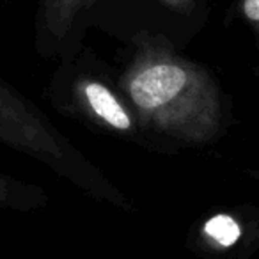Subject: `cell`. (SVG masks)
Listing matches in <instances>:
<instances>
[{
  "label": "cell",
  "mask_w": 259,
  "mask_h": 259,
  "mask_svg": "<svg viewBox=\"0 0 259 259\" xmlns=\"http://www.w3.org/2000/svg\"><path fill=\"white\" fill-rule=\"evenodd\" d=\"M134 47L117 85L142 128L195 146L219 137L224 107L211 73L158 34H137Z\"/></svg>",
  "instance_id": "obj_1"
},
{
  "label": "cell",
  "mask_w": 259,
  "mask_h": 259,
  "mask_svg": "<svg viewBox=\"0 0 259 259\" xmlns=\"http://www.w3.org/2000/svg\"><path fill=\"white\" fill-rule=\"evenodd\" d=\"M0 144L30 156L94 199L132 209L128 199L25 94L0 76Z\"/></svg>",
  "instance_id": "obj_2"
},
{
  "label": "cell",
  "mask_w": 259,
  "mask_h": 259,
  "mask_svg": "<svg viewBox=\"0 0 259 259\" xmlns=\"http://www.w3.org/2000/svg\"><path fill=\"white\" fill-rule=\"evenodd\" d=\"M48 96L59 112L103 134L135 142L148 134L119 85L85 64L64 62L52 78Z\"/></svg>",
  "instance_id": "obj_3"
},
{
  "label": "cell",
  "mask_w": 259,
  "mask_h": 259,
  "mask_svg": "<svg viewBox=\"0 0 259 259\" xmlns=\"http://www.w3.org/2000/svg\"><path fill=\"white\" fill-rule=\"evenodd\" d=\"M98 0H39L36 18V47L45 57L69 50L83 20Z\"/></svg>",
  "instance_id": "obj_4"
},
{
  "label": "cell",
  "mask_w": 259,
  "mask_h": 259,
  "mask_svg": "<svg viewBox=\"0 0 259 259\" xmlns=\"http://www.w3.org/2000/svg\"><path fill=\"white\" fill-rule=\"evenodd\" d=\"M48 204L43 187L20 180L0 167V211H36Z\"/></svg>",
  "instance_id": "obj_5"
},
{
  "label": "cell",
  "mask_w": 259,
  "mask_h": 259,
  "mask_svg": "<svg viewBox=\"0 0 259 259\" xmlns=\"http://www.w3.org/2000/svg\"><path fill=\"white\" fill-rule=\"evenodd\" d=\"M243 236L241 224L233 215H215L206 220L201 229V238L204 247L217 248V250H227L234 247Z\"/></svg>",
  "instance_id": "obj_6"
},
{
  "label": "cell",
  "mask_w": 259,
  "mask_h": 259,
  "mask_svg": "<svg viewBox=\"0 0 259 259\" xmlns=\"http://www.w3.org/2000/svg\"><path fill=\"white\" fill-rule=\"evenodd\" d=\"M240 13L254 32L259 47V0H240Z\"/></svg>",
  "instance_id": "obj_7"
},
{
  "label": "cell",
  "mask_w": 259,
  "mask_h": 259,
  "mask_svg": "<svg viewBox=\"0 0 259 259\" xmlns=\"http://www.w3.org/2000/svg\"><path fill=\"white\" fill-rule=\"evenodd\" d=\"M165 4H169V6H172V8H180V6H185V4H188L190 0H163Z\"/></svg>",
  "instance_id": "obj_8"
},
{
  "label": "cell",
  "mask_w": 259,
  "mask_h": 259,
  "mask_svg": "<svg viewBox=\"0 0 259 259\" xmlns=\"http://www.w3.org/2000/svg\"><path fill=\"white\" fill-rule=\"evenodd\" d=\"M252 174H254V178H255V180L259 181V170H255V172H252Z\"/></svg>",
  "instance_id": "obj_9"
}]
</instances>
